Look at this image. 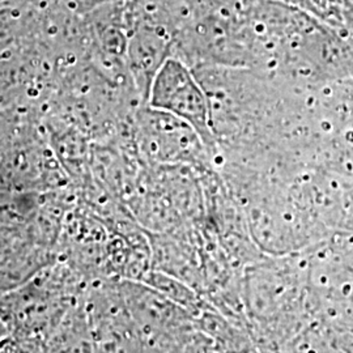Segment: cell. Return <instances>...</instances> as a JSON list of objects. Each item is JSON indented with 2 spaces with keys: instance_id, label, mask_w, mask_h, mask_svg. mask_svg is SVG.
<instances>
[{
  "instance_id": "1",
  "label": "cell",
  "mask_w": 353,
  "mask_h": 353,
  "mask_svg": "<svg viewBox=\"0 0 353 353\" xmlns=\"http://www.w3.org/2000/svg\"><path fill=\"white\" fill-rule=\"evenodd\" d=\"M132 135L141 156L152 164L208 165L211 152L195 128L148 103L134 115Z\"/></svg>"
},
{
  "instance_id": "2",
  "label": "cell",
  "mask_w": 353,
  "mask_h": 353,
  "mask_svg": "<svg viewBox=\"0 0 353 353\" xmlns=\"http://www.w3.org/2000/svg\"><path fill=\"white\" fill-rule=\"evenodd\" d=\"M147 103L188 122L214 153L208 97L189 64L173 55L168 58L152 81Z\"/></svg>"
},
{
  "instance_id": "3",
  "label": "cell",
  "mask_w": 353,
  "mask_h": 353,
  "mask_svg": "<svg viewBox=\"0 0 353 353\" xmlns=\"http://www.w3.org/2000/svg\"><path fill=\"white\" fill-rule=\"evenodd\" d=\"M127 71L141 100L147 103L152 81L173 55L174 33L170 26L148 17H127Z\"/></svg>"
},
{
  "instance_id": "4",
  "label": "cell",
  "mask_w": 353,
  "mask_h": 353,
  "mask_svg": "<svg viewBox=\"0 0 353 353\" xmlns=\"http://www.w3.org/2000/svg\"><path fill=\"white\" fill-rule=\"evenodd\" d=\"M141 281L161 293L166 299L185 307L191 314L196 316L202 312V300L198 297L192 287L183 280L151 268Z\"/></svg>"
},
{
  "instance_id": "5",
  "label": "cell",
  "mask_w": 353,
  "mask_h": 353,
  "mask_svg": "<svg viewBox=\"0 0 353 353\" xmlns=\"http://www.w3.org/2000/svg\"><path fill=\"white\" fill-rule=\"evenodd\" d=\"M108 1H112V0H61V3L65 8L81 16L88 14L89 12H92L93 10L99 8L100 6Z\"/></svg>"
},
{
  "instance_id": "6",
  "label": "cell",
  "mask_w": 353,
  "mask_h": 353,
  "mask_svg": "<svg viewBox=\"0 0 353 353\" xmlns=\"http://www.w3.org/2000/svg\"><path fill=\"white\" fill-rule=\"evenodd\" d=\"M10 1L37 13L43 12L61 3V0H10Z\"/></svg>"
},
{
  "instance_id": "7",
  "label": "cell",
  "mask_w": 353,
  "mask_h": 353,
  "mask_svg": "<svg viewBox=\"0 0 353 353\" xmlns=\"http://www.w3.org/2000/svg\"><path fill=\"white\" fill-rule=\"evenodd\" d=\"M10 335V330L7 327L6 322L3 321V318L0 316V341H3L4 338H7Z\"/></svg>"
}]
</instances>
